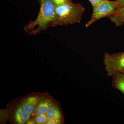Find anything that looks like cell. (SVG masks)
Segmentation results:
<instances>
[{
	"mask_svg": "<svg viewBox=\"0 0 124 124\" xmlns=\"http://www.w3.org/2000/svg\"><path fill=\"white\" fill-rule=\"evenodd\" d=\"M40 9L36 19L24 27L26 33L36 35L52 27L55 20V6L50 0H39Z\"/></svg>",
	"mask_w": 124,
	"mask_h": 124,
	"instance_id": "cell-1",
	"label": "cell"
},
{
	"mask_svg": "<svg viewBox=\"0 0 124 124\" xmlns=\"http://www.w3.org/2000/svg\"><path fill=\"white\" fill-rule=\"evenodd\" d=\"M85 10L84 7L80 3H73L71 1L56 6L55 20L52 27L66 26L80 23Z\"/></svg>",
	"mask_w": 124,
	"mask_h": 124,
	"instance_id": "cell-2",
	"label": "cell"
},
{
	"mask_svg": "<svg viewBox=\"0 0 124 124\" xmlns=\"http://www.w3.org/2000/svg\"><path fill=\"white\" fill-rule=\"evenodd\" d=\"M103 60L108 76L124 73V52L113 54L105 52Z\"/></svg>",
	"mask_w": 124,
	"mask_h": 124,
	"instance_id": "cell-3",
	"label": "cell"
},
{
	"mask_svg": "<svg viewBox=\"0 0 124 124\" xmlns=\"http://www.w3.org/2000/svg\"><path fill=\"white\" fill-rule=\"evenodd\" d=\"M93 7V13L91 18L85 24L86 27L91 26L100 19L110 17L113 14L116 9L115 1L108 0H101Z\"/></svg>",
	"mask_w": 124,
	"mask_h": 124,
	"instance_id": "cell-4",
	"label": "cell"
},
{
	"mask_svg": "<svg viewBox=\"0 0 124 124\" xmlns=\"http://www.w3.org/2000/svg\"><path fill=\"white\" fill-rule=\"evenodd\" d=\"M42 97L33 95L24 98L21 101V104L23 108L28 115L31 116L38 102Z\"/></svg>",
	"mask_w": 124,
	"mask_h": 124,
	"instance_id": "cell-5",
	"label": "cell"
},
{
	"mask_svg": "<svg viewBox=\"0 0 124 124\" xmlns=\"http://www.w3.org/2000/svg\"><path fill=\"white\" fill-rule=\"evenodd\" d=\"M54 103V101L50 98L42 97L38 102L31 117L38 115L46 114L50 107Z\"/></svg>",
	"mask_w": 124,
	"mask_h": 124,
	"instance_id": "cell-6",
	"label": "cell"
},
{
	"mask_svg": "<svg viewBox=\"0 0 124 124\" xmlns=\"http://www.w3.org/2000/svg\"><path fill=\"white\" fill-rule=\"evenodd\" d=\"M31 116L28 115L23 108L21 104H19L15 113L14 120L16 124H26L28 120L31 118Z\"/></svg>",
	"mask_w": 124,
	"mask_h": 124,
	"instance_id": "cell-7",
	"label": "cell"
},
{
	"mask_svg": "<svg viewBox=\"0 0 124 124\" xmlns=\"http://www.w3.org/2000/svg\"><path fill=\"white\" fill-rule=\"evenodd\" d=\"M48 120H58L63 122V117L60 107L55 103L50 107L46 113Z\"/></svg>",
	"mask_w": 124,
	"mask_h": 124,
	"instance_id": "cell-8",
	"label": "cell"
},
{
	"mask_svg": "<svg viewBox=\"0 0 124 124\" xmlns=\"http://www.w3.org/2000/svg\"><path fill=\"white\" fill-rule=\"evenodd\" d=\"M108 17L116 26L122 25L124 23V6L116 8L113 14Z\"/></svg>",
	"mask_w": 124,
	"mask_h": 124,
	"instance_id": "cell-9",
	"label": "cell"
},
{
	"mask_svg": "<svg viewBox=\"0 0 124 124\" xmlns=\"http://www.w3.org/2000/svg\"><path fill=\"white\" fill-rule=\"evenodd\" d=\"M112 77V87L119 90L124 94V73H116Z\"/></svg>",
	"mask_w": 124,
	"mask_h": 124,
	"instance_id": "cell-10",
	"label": "cell"
},
{
	"mask_svg": "<svg viewBox=\"0 0 124 124\" xmlns=\"http://www.w3.org/2000/svg\"><path fill=\"white\" fill-rule=\"evenodd\" d=\"M31 118L35 121L37 124H46L48 120L46 113L36 116Z\"/></svg>",
	"mask_w": 124,
	"mask_h": 124,
	"instance_id": "cell-11",
	"label": "cell"
},
{
	"mask_svg": "<svg viewBox=\"0 0 124 124\" xmlns=\"http://www.w3.org/2000/svg\"><path fill=\"white\" fill-rule=\"evenodd\" d=\"M56 7L71 1V0H50Z\"/></svg>",
	"mask_w": 124,
	"mask_h": 124,
	"instance_id": "cell-12",
	"label": "cell"
},
{
	"mask_svg": "<svg viewBox=\"0 0 124 124\" xmlns=\"http://www.w3.org/2000/svg\"><path fill=\"white\" fill-rule=\"evenodd\" d=\"M63 122L59 120L53 119L48 120L46 124H62Z\"/></svg>",
	"mask_w": 124,
	"mask_h": 124,
	"instance_id": "cell-13",
	"label": "cell"
},
{
	"mask_svg": "<svg viewBox=\"0 0 124 124\" xmlns=\"http://www.w3.org/2000/svg\"><path fill=\"white\" fill-rule=\"evenodd\" d=\"M115 1L116 8L124 6V0H116Z\"/></svg>",
	"mask_w": 124,
	"mask_h": 124,
	"instance_id": "cell-14",
	"label": "cell"
},
{
	"mask_svg": "<svg viewBox=\"0 0 124 124\" xmlns=\"http://www.w3.org/2000/svg\"><path fill=\"white\" fill-rule=\"evenodd\" d=\"M91 3L92 6H94L98 4L101 0H88Z\"/></svg>",
	"mask_w": 124,
	"mask_h": 124,
	"instance_id": "cell-15",
	"label": "cell"
},
{
	"mask_svg": "<svg viewBox=\"0 0 124 124\" xmlns=\"http://www.w3.org/2000/svg\"><path fill=\"white\" fill-rule=\"evenodd\" d=\"M37 124V123H36L35 121L32 118H31L29 119V120H28L27 121V122H26V124Z\"/></svg>",
	"mask_w": 124,
	"mask_h": 124,
	"instance_id": "cell-16",
	"label": "cell"
},
{
	"mask_svg": "<svg viewBox=\"0 0 124 124\" xmlns=\"http://www.w3.org/2000/svg\"></svg>",
	"mask_w": 124,
	"mask_h": 124,
	"instance_id": "cell-17",
	"label": "cell"
}]
</instances>
